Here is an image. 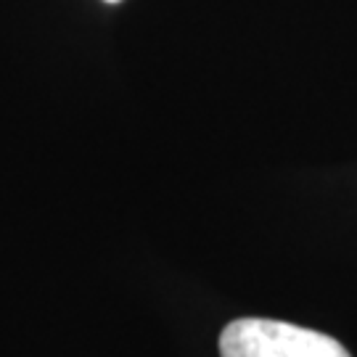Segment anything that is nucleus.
I'll use <instances>...</instances> for the list:
<instances>
[{
	"label": "nucleus",
	"instance_id": "f03ea898",
	"mask_svg": "<svg viewBox=\"0 0 357 357\" xmlns=\"http://www.w3.org/2000/svg\"><path fill=\"white\" fill-rule=\"evenodd\" d=\"M106 3H119V0H106Z\"/></svg>",
	"mask_w": 357,
	"mask_h": 357
},
{
	"label": "nucleus",
	"instance_id": "f257e3e1",
	"mask_svg": "<svg viewBox=\"0 0 357 357\" xmlns=\"http://www.w3.org/2000/svg\"><path fill=\"white\" fill-rule=\"evenodd\" d=\"M222 357H349L336 339L281 320L243 318L220 336Z\"/></svg>",
	"mask_w": 357,
	"mask_h": 357
}]
</instances>
